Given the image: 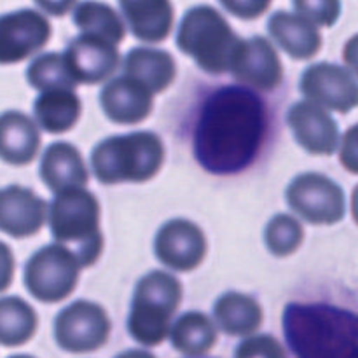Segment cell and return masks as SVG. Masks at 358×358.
Returning a JSON list of instances; mask_svg holds the SVG:
<instances>
[{"instance_id":"cell-1","label":"cell","mask_w":358,"mask_h":358,"mask_svg":"<svg viewBox=\"0 0 358 358\" xmlns=\"http://www.w3.org/2000/svg\"><path fill=\"white\" fill-rule=\"evenodd\" d=\"M268 128V107L250 86L219 87L196 121V159L213 175L241 173L261 152Z\"/></svg>"},{"instance_id":"cell-2","label":"cell","mask_w":358,"mask_h":358,"mask_svg":"<svg viewBox=\"0 0 358 358\" xmlns=\"http://www.w3.org/2000/svg\"><path fill=\"white\" fill-rule=\"evenodd\" d=\"M283 334L297 357L358 358V315L353 311L290 303L283 311Z\"/></svg>"},{"instance_id":"cell-3","label":"cell","mask_w":358,"mask_h":358,"mask_svg":"<svg viewBox=\"0 0 358 358\" xmlns=\"http://www.w3.org/2000/svg\"><path fill=\"white\" fill-rule=\"evenodd\" d=\"M164 163L163 140L150 131L115 135L98 143L91 152V166L101 184L147 182Z\"/></svg>"},{"instance_id":"cell-4","label":"cell","mask_w":358,"mask_h":358,"mask_svg":"<svg viewBox=\"0 0 358 358\" xmlns=\"http://www.w3.org/2000/svg\"><path fill=\"white\" fill-rule=\"evenodd\" d=\"M49 227L58 243L69 245L83 268H90L103 250L100 203L83 187L55 192L49 205Z\"/></svg>"},{"instance_id":"cell-5","label":"cell","mask_w":358,"mask_h":358,"mask_svg":"<svg viewBox=\"0 0 358 358\" xmlns=\"http://www.w3.org/2000/svg\"><path fill=\"white\" fill-rule=\"evenodd\" d=\"M241 38L212 6H196L184 14L177 31L180 51L208 73L231 72Z\"/></svg>"},{"instance_id":"cell-6","label":"cell","mask_w":358,"mask_h":358,"mask_svg":"<svg viewBox=\"0 0 358 358\" xmlns=\"http://www.w3.org/2000/svg\"><path fill=\"white\" fill-rule=\"evenodd\" d=\"M182 301V285L161 269L136 283L128 317L129 336L142 346H159L170 336L171 318Z\"/></svg>"},{"instance_id":"cell-7","label":"cell","mask_w":358,"mask_h":358,"mask_svg":"<svg viewBox=\"0 0 358 358\" xmlns=\"http://www.w3.org/2000/svg\"><path fill=\"white\" fill-rule=\"evenodd\" d=\"M80 268L77 255L63 243L45 245L24 264V287L41 303H59L73 292Z\"/></svg>"},{"instance_id":"cell-8","label":"cell","mask_w":358,"mask_h":358,"mask_svg":"<svg viewBox=\"0 0 358 358\" xmlns=\"http://www.w3.org/2000/svg\"><path fill=\"white\" fill-rule=\"evenodd\" d=\"M290 208L310 224L341 222L346 213V199L343 189L322 173L297 175L285 192Z\"/></svg>"},{"instance_id":"cell-9","label":"cell","mask_w":358,"mask_h":358,"mask_svg":"<svg viewBox=\"0 0 358 358\" xmlns=\"http://www.w3.org/2000/svg\"><path fill=\"white\" fill-rule=\"evenodd\" d=\"M110 329V320L100 304L76 301L56 317L55 339L65 352L87 353L107 343Z\"/></svg>"},{"instance_id":"cell-10","label":"cell","mask_w":358,"mask_h":358,"mask_svg":"<svg viewBox=\"0 0 358 358\" xmlns=\"http://www.w3.org/2000/svg\"><path fill=\"white\" fill-rule=\"evenodd\" d=\"M308 100L329 108L345 112L358 107V80L348 69L336 63H315L303 72L299 84Z\"/></svg>"},{"instance_id":"cell-11","label":"cell","mask_w":358,"mask_h":358,"mask_svg":"<svg viewBox=\"0 0 358 358\" xmlns=\"http://www.w3.org/2000/svg\"><path fill=\"white\" fill-rule=\"evenodd\" d=\"M48 17L34 9L0 16V65H14L35 55L51 37Z\"/></svg>"},{"instance_id":"cell-12","label":"cell","mask_w":358,"mask_h":358,"mask_svg":"<svg viewBox=\"0 0 358 358\" xmlns=\"http://www.w3.org/2000/svg\"><path fill=\"white\" fill-rule=\"evenodd\" d=\"M159 262L175 271H192L206 255V238L194 222L171 219L161 226L154 240Z\"/></svg>"},{"instance_id":"cell-13","label":"cell","mask_w":358,"mask_h":358,"mask_svg":"<svg viewBox=\"0 0 358 358\" xmlns=\"http://www.w3.org/2000/svg\"><path fill=\"white\" fill-rule=\"evenodd\" d=\"M231 73L245 86L259 91H273L282 84V59L268 38L254 35L248 41H241Z\"/></svg>"},{"instance_id":"cell-14","label":"cell","mask_w":358,"mask_h":358,"mask_svg":"<svg viewBox=\"0 0 358 358\" xmlns=\"http://www.w3.org/2000/svg\"><path fill=\"white\" fill-rule=\"evenodd\" d=\"M287 122L297 143L310 154L331 156L339 145V126L325 107L313 100L297 101L287 112Z\"/></svg>"},{"instance_id":"cell-15","label":"cell","mask_w":358,"mask_h":358,"mask_svg":"<svg viewBox=\"0 0 358 358\" xmlns=\"http://www.w3.org/2000/svg\"><path fill=\"white\" fill-rule=\"evenodd\" d=\"M117 44L96 35L80 34L65 49V58L79 84H100L119 66Z\"/></svg>"},{"instance_id":"cell-16","label":"cell","mask_w":358,"mask_h":358,"mask_svg":"<svg viewBox=\"0 0 358 358\" xmlns=\"http://www.w3.org/2000/svg\"><path fill=\"white\" fill-rule=\"evenodd\" d=\"M48 203L23 185L0 189V231L13 238L34 236L42 229Z\"/></svg>"},{"instance_id":"cell-17","label":"cell","mask_w":358,"mask_h":358,"mask_svg":"<svg viewBox=\"0 0 358 358\" xmlns=\"http://www.w3.org/2000/svg\"><path fill=\"white\" fill-rule=\"evenodd\" d=\"M100 105L105 115L117 124H136L152 112L154 93L133 77H114L100 93Z\"/></svg>"},{"instance_id":"cell-18","label":"cell","mask_w":358,"mask_h":358,"mask_svg":"<svg viewBox=\"0 0 358 358\" xmlns=\"http://www.w3.org/2000/svg\"><path fill=\"white\" fill-rule=\"evenodd\" d=\"M268 31L276 44L296 59L313 58L324 44L318 24L299 13L278 10L269 17Z\"/></svg>"},{"instance_id":"cell-19","label":"cell","mask_w":358,"mask_h":358,"mask_svg":"<svg viewBox=\"0 0 358 358\" xmlns=\"http://www.w3.org/2000/svg\"><path fill=\"white\" fill-rule=\"evenodd\" d=\"M42 182L52 192L70 187H84L90 182V171L79 149L72 143L56 142L44 150L38 168Z\"/></svg>"},{"instance_id":"cell-20","label":"cell","mask_w":358,"mask_h":358,"mask_svg":"<svg viewBox=\"0 0 358 358\" xmlns=\"http://www.w3.org/2000/svg\"><path fill=\"white\" fill-rule=\"evenodd\" d=\"M41 133L37 124L20 110L0 114V159L13 166H24L37 157Z\"/></svg>"},{"instance_id":"cell-21","label":"cell","mask_w":358,"mask_h":358,"mask_svg":"<svg viewBox=\"0 0 358 358\" xmlns=\"http://www.w3.org/2000/svg\"><path fill=\"white\" fill-rule=\"evenodd\" d=\"M126 23L138 41L161 42L173 27V6L170 0H119Z\"/></svg>"},{"instance_id":"cell-22","label":"cell","mask_w":358,"mask_h":358,"mask_svg":"<svg viewBox=\"0 0 358 358\" xmlns=\"http://www.w3.org/2000/svg\"><path fill=\"white\" fill-rule=\"evenodd\" d=\"M122 70L126 76L149 87L154 94L166 90L177 76L173 56L163 49L152 48H133L124 56Z\"/></svg>"},{"instance_id":"cell-23","label":"cell","mask_w":358,"mask_h":358,"mask_svg":"<svg viewBox=\"0 0 358 358\" xmlns=\"http://www.w3.org/2000/svg\"><path fill=\"white\" fill-rule=\"evenodd\" d=\"M38 126L48 133H65L72 129L83 114V101L76 90L42 91L34 103Z\"/></svg>"},{"instance_id":"cell-24","label":"cell","mask_w":358,"mask_h":358,"mask_svg":"<svg viewBox=\"0 0 358 358\" xmlns=\"http://www.w3.org/2000/svg\"><path fill=\"white\" fill-rule=\"evenodd\" d=\"M213 317L220 331L229 336H248L259 331L262 310L257 301L240 292H227L217 299Z\"/></svg>"},{"instance_id":"cell-25","label":"cell","mask_w":358,"mask_h":358,"mask_svg":"<svg viewBox=\"0 0 358 358\" xmlns=\"http://www.w3.org/2000/svg\"><path fill=\"white\" fill-rule=\"evenodd\" d=\"M170 339L177 352L189 357H199L213 348L217 343V329L210 317L201 311H187L173 324Z\"/></svg>"},{"instance_id":"cell-26","label":"cell","mask_w":358,"mask_h":358,"mask_svg":"<svg viewBox=\"0 0 358 358\" xmlns=\"http://www.w3.org/2000/svg\"><path fill=\"white\" fill-rule=\"evenodd\" d=\"M38 318L34 308L17 296L0 297V345L16 348L34 338Z\"/></svg>"},{"instance_id":"cell-27","label":"cell","mask_w":358,"mask_h":358,"mask_svg":"<svg viewBox=\"0 0 358 358\" xmlns=\"http://www.w3.org/2000/svg\"><path fill=\"white\" fill-rule=\"evenodd\" d=\"M73 23L83 34L96 35L119 44L126 37L124 21L110 6L96 0H84L73 9Z\"/></svg>"},{"instance_id":"cell-28","label":"cell","mask_w":358,"mask_h":358,"mask_svg":"<svg viewBox=\"0 0 358 358\" xmlns=\"http://www.w3.org/2000/svg\"><path fill=\"white\" fill-rule=\"evenodd\" d=\"M27 79L28 84L38 91L76 90L79 84L65 55H59V52H44L37 56L28 65Z\"/></svg>"},{"instance_id":"cell-29","label":"cell","mask_w":358,"mask_h":358,"mask_svg":"<svg viewBox=\"0 0 358 358\" xmlns=\"http://www.w3.org/2000/svg\"><path fill=\"white\" fill-rule=\"evenodd\" d=\"M304 231L299 220L289 213H278L268 222L264 241L268 250L276 257H287L301 247Z\"/></svg>"},{"instance_id":"cell-30","label":"cell","mask_w":358,"mask_h":358,"mask_svg":"<svg viewBox=\"0 0 358 358\" xmlns=\"http://www.w3.org/2000/svg\"><path fill=\"white\" fill-rule=\"evenodd\" d=\"M294 7L318 27H332L341 16V0H292Z\"/></svg>"},{"instance_id":"cell-31","label":"cell","mask_w":358,"mask_h":358,"mask_svg":"<svg viewBox=\"0 0 358 358\" xmlns=\"http://www.w3.org/2000/svg\"><path fill=\"white\" fill-rule=\"evenodd\" d=\"M236 357H285V352L273 336H255L240 343L234 352Z\"/></svg>"},{"instance_id":"cell-32","label":"cell","mask_w":358,"mask_h":358,"mask_svg":"<svg viewBox=\"0 0 358 358\" xmlns=\"http://www.w3.org/2000/svg\"><path fill=\"white\" fill-rule=\"evenodd\" d=\"M224 9L240 20H255L271 6V0H219Z\"/></svg>"},{"instance_id":"cell-33","label":"cell","mask_w":358,"mask_h":358,"mask_svg":"<svg viewBox=\"0 0 358 358\" xmlns=\"http://www.w3.org/2000/svg\"><path fill=\"white\" fill-rule=\"evenodd\" d=\"M339 159L346 170L358 175V124L352 126L343 136Z\"/></svg>"},{"instance_id":"cell-34","label":"cell","mask_w":358,"mask_h":358,"mask_svg":"<svg viewBox=\"0 0 358 358\" xmlns=\"http://www.w3.org/2000/svg\"><path fill=\"white\" fill-rule=\"evenodd\" d=\"M14 276V255L9 245L0 241V292L9 289Z\"/></svg>"},{"instance_id":"cell-35","label":"cell","mask_w":358,"mask_h":358,"mask_svg":"<svg viewBox=\"0 0 358 358\" xmlns=\"http://www.w3.org/2000/svg\"><path fill=\"white\" fill-rule=\"evenodd\" d=\"M42 10H45L51 16H65L77 0H34Z\"/></svg>"},{"instance_id":"cell-36","label":"cell","mask_w":358,"mask_h":358,"mask_svg":"<svg viewBox=\"0 0 358 358\" xmlns=\"http://www.w3.org/2000/svg\"><path fill=\"white\" fill-rule=\"evenodd\" d=\"M346 65L353 70L358 76V35L350 38L345 45V52H343Z\"/></svg>"},{"instance_id":"cell-37","label":"cell","mask_w":358,"mask_h":358,"mask_svg":"<svg viewBox=\"0 0 358 358\" xmlns=\"http://www.w3.org/2000/svg\"><path fill=\"white\" fill-rule=\"evenodd\" d=\"M352 215L353 219H355V222L358 224V185L352 194Z\"/></svg>"}]
</instances>
